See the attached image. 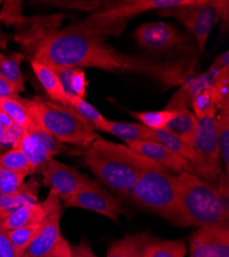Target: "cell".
<instances>
[{"label": "cell", "mask_w": 229, "mask_h": 257, "mask_svg": "<svg viewBox=\"0 0 229 257\" xmlns=\"http://www.w3.org/2000/svg\"><path fill=\"white\" fill-rule=\"evenodd\" d=\"M47 25L19 37L24 46L33 49V59L49 67L99 68L113 72L138 73L174 87L182 85L190 70L183 61H155L144 57L120 54L105 45V37L81 22L63 29Z\"/></svg>", "instance_id": "6da1fadb"}, {"label": "cell", "mask_w": 229, "mask_h": 257, "mask_svg": "<svg viewBox=\"0 0 229 257\" xmlns=\"http://www.w3.org/2000/svg\"><path fill=\"white\" fill-rule=\"evenodd\" d=\"M82 160L99 179L114 194L130 198L139 174L148 159L133 152L128 146L98 137L83 151Z\"/></svg>", "instance_id": "7a4b0ae2"}, {"label": "cell", "mask_w": 229, "mask_h": 257, "mask_svg": "<svg viewBox=\"0 0 229 257\" xmlns=\"http://www.w3.org/2000/svg\"><path fill=\"white\" fill-rule=\"evenodd\" d=\"M23 102L32 122L61 143L87 151L99 137L95 127L68 106L38 96Z\"/></svg>", "instance_id": "3957f363"}, {"label": "cell", "mask_w": 229, "mask_h": 257, "mask_svg": "<svg viewBox=\"0 0 229 257\" xmlns=\"http://www.w3.org/2000/svg\"><path fill=\"white\" fill-rule=\"evenodd\" d=\"M130 198L175 225L187 226L179 205L176 175L155 162L148 160L144 165Z\"/></svg>", "instance_id": "277c9868"}, {"label": "cell", "mask_w": 229, "mask_h": 257, "mask_svg": "<svg viewBox=\"0 0 229 257\" xmlns=\"http://www.w3.org/2000/svg\"><path fill=\"white\" fill-rule=\"evenodd\" d=\"M179 205L186 225L228 227L219 204L216 185L187 171L176 175Z\"/></svg>", "instance_id": "5b68a950"}, {"label": "cell", "mask_w": 229, "mask_h": 257, "mask_svg": "<svg viewBox=\"0 0 229 257\" xmlns=\"http://www.w3.org/2000/svg\"><path fill=\"white\" fill-rule=\"evenodd\" d=\"M195 0H131V2L109 3L103 9L94 12L82 24L101 34H117L124 28L130 19L151 10H164L180 6L191 5Z\"/></svg>", "instance_id": "8992f818"}, {"label": "cell", "mask_w": 229, "mask_h": 257, "mask_svg": "<svg viewBox=\"0 0 229 257\" xmlns=\"http://www.w3.org/2000/svg\"><path fill=\"white\" fill-rule=\"evenodd\" d=\"M228 8L227 0H195L191 5L160 10L158 14L179 20L194 36L198 50L202 54L215 25L220 20H228Z\"/></svg>", "instance_id": "52a82bcc"}, {"label": "cell", "mask_w": 229, "mask_h": 257, "mask_svg": "<svg viewBox=\"0 0 229 257\" xmlns=\"http://www.w3.org/2000/svg\"><path fill=\"white\" fill-rule=\"evenodd\" d=\"M217 114L197 119L192 143L194 158L193 161L188 162L187 167V172L213 184H216L224 175L217 134Z\"/></svg>", "instance_id": "ba28073f"}, {"label": "cell", "mask_w": 229, "mask_h": 257, "mask_svg": "<svg viewBox=\"0 0 229 257\" xmlns=\"http://www.w3.org/2000/svg\"><path fill=\"white\" fill-rule=\"evenodd\" d=\"M64 206L93 211L113 221H117L118 215L122 213L120 201L103 188L99 181L91 178H88L73 197L64 202Z\"/></svg>", "instance_id": "9c48e42d"}, {"label": "cell", "mask_w": 229, "mask_h": 257, "mask_svg": "<svg viewBox=\"0 0 229 257\" xmlns=\"http://www.w3.org/2000/svg\"><path fill=\"white\" fill-rule=\"evenodd\" d=\"M44 183L53 190L60 201L66 202L85 185L88 178L75 168L52 159L43 171Z\"/></svg>", "instance_id": "30bf717a"}, {"label": "cell", "mask_w": 229, "mask_h": 257, "mask_svg": "<svg viewBox=\"0 0 229 257\" xmlns=\"http://www.w3.org/2000/svg\"><path fill=\"white\" fill-rule=\"evenodd\" d=\"M134 37L141 48L150 52H166L186 40L185 35L165 22L144 23L136 29Z\"/></svg>", "instance_id": "8fae6325"}, {"label": "cell", "mask_w": 229, "mask_h": 257, "mask_svg": "<svg viewBox=\"0 0 229 257\" xmlns=\"http://www.w3.org/2000/svg\"><path fill=\"white\" fill-rule=\"evenodd\" d=\"M189 257H229V228L198 227L189 240Z\"/></svg>", "instance_id": "7c38bea8"}, {"label": "cell", "mask_w": 229, "mask_h": 257, "mask_svg": "<svg viewBox=\"0 0 229 257\" xmlns=\"http://www.w3.org/2000/svg\"><path fill=\"white\" fill-rule=\"evenodd\" d=\"M190 94L182 84L181 88L173 95L165 109L176 111V116L166 126L168 130L180 136L192 148L193 139L197 128V118L188 109Z\"/></svg>", "instance_id": "4fadbf2b"}, {"label": "cell", "mask_w": 229, "mask_h": 257, "mask_svg": "<svg viewBox=\"0 0 229 257\" xmlns=\"http://www.w3.org/2000/svg\"><path fill=\"white\" fill-rule=\"evenodd\" d=\"M60 208L61 201L53 190H50L48 197L44 201H38L35 204L23 206L15 210L0 221V225L9 231L21 226L43 222L54 211Z\"/></svg>", "instance_id": "5bb4252c"}, {"label": "cell", "mask_w": 229, "mask_h": 257, "mask_svg": "<svg viewBox=\"0 0 229 257\" xmlns=\"http://www.w3.org/2000/svg\"><path fill=\"white\" fill-rule=\"evenodd\" d=\"M133 152L138 155L151 160L158 164L159 166L169 170L175 175H178L184 171H187L188 167V161L175 155L168 148H165L161 144L154 141H138L133 143H128Z\"/></svg>", "instance_id": "9a60e30c"}, {"label": "cell", "mask_w": 229, "mask_h": 257, "mask_svg": "<svg viewBox=\"0 0 229 257\" xmlns=\"http://www.w3.org/2000/svg\"><path fill=\"white\" fill-rule=\"evenodd\" d=\"M61 208L49 215L44 223L43 228L26 249L23 257H47L55 245L58 243L61 234Z\"/></svg>", "instance_id": "2e32d148"}, {"label": "cell", "mask_w": 229, "mask_h": 257, "mask_svg": "<svg viewBox=\"0 0 229 257\" xmlns=\"http://www.w3.org/2000/svg\"><path fill=\"white\" fill-rule=\"evenodd\" d=\"M15 147L19 148L27 158L31 169V175L43 173L53 159L44 142L39 139L31 127L26 128L24 135Z\"/></svg>", "instance_id": "e0dca14e"}, {"label": "cell", "mask_w": 229, "mask_h": 257, "mask_svg": "<svg viewBox=\"0 0 229 257\" xmlns=\"http://www.w3.org/2000/svg\"><path fill=\"white\" fill-rule=\"evenodd\" d=\"M151 240L147 232L127 234L110 245L105 257H147Z\"/></svg>", "instance_id": "ac0fdd59"}, {"label": "cell", "mask_w": 229, "mask_h": 257, "mask_svg": "<svg viewBox=\"0 0 229 257\" xmlns=\"http://www.w3.org/2000/svg\"><path fill=\"white\" fill-rule=\"evenodd\" d=\"M39 187L38 180L32 178L12 195H4L0 192V213L7 217L10 213L21 207L37 203Z\"/></svg>", "instance_id": "d6986e66"}, {"label": "cell", "mask_w": 229, "mask_h": 257, "mask_svg": "<svg viewBox=\"0 0 229 257\" xmlns=\"http://www.w3.org/2000/svg\"><path fill=\"white\" fill-rule=\"evenodd\" d=\"M32 69L51 101L67 106V94L58 74L46 64L31 60Z\"/></svg>", "instance_id": "ffe728a7"}, {"label": "cell", "mask_w": 229, "mask_h": 257, "mask_svg": "<svg viewBox=\"0 0 229 257\" xmlns=\"http://www.w3.org/2000/svg\"><path fill=\"white\" fill-rule=\"evenodd\" d=\"M102 132L109 133L128 143L138 141H150V130L142 123L121 122L106 119Z\"/></svg>", "instance_id": "44dd1931"}, {"label": "cell", "mask_w": 229, "mask_h": 257, "mask_svg": "<svg viewBox=\"0 0 229 257\" xmlns=\"http://www.w3.org/2000/svg\"><path fill=\"white\" fill-rule=\"evenodd\" d=\"M52 69L58 74L67 95H76L85 99L88 85L85 70L65 67H53Z\"/></svg>", "instance_id": "7402d4cb"}, {"label": "cell", "mask_w": 229, "mask_h": 257, "mask_svg": "<svg viewBox=\"0 0 229 257\" xmlns=\"http://www.w3.org/2000/svg\"><path fill=\"white\" fill-rule=\"evenodd\" d=\"M149 133L150 141L161 144L165 148H168L169 151L186 161H193L194 154L192 148L174 132L168 130V128H164V130H150Z\"/></svg>", "instance_id": "603a6c76"}, {"label": "cell", "mask_w": 229, "mask_h": 257, "mask_svg": "<svg viewBox=\"0 0 229 257\" xmlns=\"http://www.w3.org/2000/svg\"><path fill=\"white\" fill-rule=\"evenodd\" d=\"M24 59L25 56L20 53L11 55L0 53V74L14 85L19 94L25 91V81L21 71V63Z\"/></svg>", "instance_id": "cb8c5ba5"}, {"label": "cell", "mask_w": 229, "mask_h": 257, "mask_svg": "<svg viewBox=\"0 0 229 257\" xmlns=\"http://www.w3.org/2000/svg\"><path fill=\"white\" fill-rule=\"evenodd\" d=\"M67 106L72 108L82 118L88 120L95 127V130L96 128L100 131L103 130L107 118L104 117L95 106L87 102L86 99L80 98L76 95H67Z\"/></svg>", "instance_id": "d4e9b609"}, {"label": "cell", "mask_w": 229, "mask_h": 257, "mask_svg": "<svg viewBox=\"0 0 229 257\" xmlns=\"http://www.w3.org/2000/svg\"><path fill=\"white\" fill-rule=\"evenodd\" d=\"M217 134L220 159L225 169L224 175L229 177V105L222 107L217 114Z\"/></svg>", "instance_id": "484cf974"}, {"label": "cell", "mask_w": 229, "mask_h": 257, "mask_svg": "<svg viewBox=\"0 0 229 257\" xmlns=\"http://www.w3.org/2000/svg\"><path fill=\"white\" fill-rule=\"evenodd\" d=\"M187 246L184 240H160L152 238L147 257H185Z\"/></svg>", "instance_id": "4316f807"}, {"label": "cell", "mask_w": 229, "mask_h": 257, "mask_svg": "<svg viewBox=\"0 0 229 257\" xmlns=\"http://www.w3.org/2000/svg\"><path fill=\"white\" fill-rule=\"evenodd\" d=\"M131 114L150 130H164L177 113L164 108L156 111H132Z\"/></svg>", "instance_id": "83f0119b"}, {"label": "cell", "mask_w": 229, "mask_h": 257, "mask_svg": "<svg viewBox=\"0 0 229 257\" xmlns=\"http://www.w3.org/2000/svg\"><path fill=\"white\" fill-rule=\"evenodd\" d=\"M46 220V219H45ZM45 220L43 222L21 226L12 230H9V237L16 247V249L21 253L24 254L26 249L30 246L33 240L37 237V234L40 232L41 228L44 226Z\"/></svg>", "instance_id": "f1b7e54d"}, {"label": "cell", "mask_w": 229, "mask_h": 257, "mask_svg": "<svg viewBox=\"0 0 229 257\" xmlns=\"http://www.w3.org/2000/svg\"><path fill=\"white\" fill-rule=\"evenodd\" d=\"M0 109L4 110L16 124L25 128L32 124V119L24 105L23 99H0Z\"/></svg>", "instance_id": "f546056e"}, {"label": "cell", "mask_w": 229, "mask_h": 257, "mask_svg": "<svg viewBox=\"0 0 229 257\" xmlns=\"http://www.w3.org/2000/svg\"><path fill=\"white\" fill-rule=\"evenodd\" d=\"M0 167L16 173L25 174L27 176L31 175V169L27 158L17 147H13L0 154Z\"/></svg>", "instance_id": "4dcf8cb0"}, {"label": "cell", "mask_w": 229, "mask_h": 257, "mask_svg": "<svg viewBox=\"0 0 229 257\" xmlns=\"http://www.w3.org/2000/svg\"><path fill=\"white\" fill-rule=\"evenodd\" d=\"M210 90L213 102L218 110L229 105V67L215 73Z\"/></svg>", "instance_id": "1f68e13d"}, {"label": "cell", "mask_w": 229, "mask_h": 257, "mask_svg": "<svg viewBox=\"0 0 229 257\" xmlns=\"http://www.w3.org/2000/svg\"><path fill=\"white\" fill-rule=\"evenodd\" d=\"M210 89L211 88L199 90L190 96V105L194 111L193 114L197 119L218 113V109L213 102Z\"/></svg>", "instance_id": "d6a6232c"}, {"label": "cell", "mask_w": 229, "mask_h": 257, "mask_svg": "<svg viewBox=\"0 0 229 257\" xmlns=\"http://www.w3.org/2000/svg\"><path fill=\"white\" fill-rule=\"evenodd\" d=\"M26 176L0 167V192L4 195L14 194L25 183Z\"/></svg>", "instance_id": "836d02e7"}, {"label": "cell", "mask_w": 229, "mask_h": 257, "mask_svg": "<svg viewBox=\"0 0 229 257\" xmlns=\"http://www.w3.org/2000/svg\"><path fill=\"white\" fill-rule=\"evenodd\" d=\"M22 3L20 2H7L3 12H0V20L7 24H20L23 23L25 18L22 14Z\"/></svg>", "instance_id": "e575fe53"}, {"label": "cell", "mask_w": 229, "mask_h": 257, "mask_svg": "<svg viewBox=\"0 0 229 257\" xmlns=\"http://www.w3.org/2000/svg\"><path fill=\"white\" fill-rule=\"evenodd\" d=\"M215 185L221 209L226 218L229 219V177L223 175Z\"/></svg>", "instance_id": "d590c367"}, {"label": "cell", "mask_w": 229, "mask_h": 257, "mask_svg": "<svg viewBox=\"0 0 229 257\" xmlns=\"http://www.w3.org/2000/svg\"><path fill=\"white\" fill-rule=\"evenodd\" d=\"M25 131V127L13 123L10 127L6 128L4 137L2 141H0V146H12V148L15 147L17 143L20 141V139L24 135Z\"/></svg>", "instance_id": "8d00e7d4"}, {"label": "cell", "mask_w": 229, "mask_h": 257, "mask_svg": "<svg viewBox=\"0 0 229 257\" xmlns=\"http://www.w3.org/2000/svg\"><path fill=\"white\" fill-rule=\"evenodd\" d=\"M0 257H23L12 243L9 232L0 225Z\"/></svg>", "instance_id": "74e56055"}, {"label": "cell", "mask_w": 229, "mask_h": 257, "mask_svg": "<svg viewBox=\"0 0 229 257\" xmlns=\"http://www.w3.org/2000/svg\"><path fill=\"white\" fill-rule=\"evenodd\" d=\"M47 257H73L70 244L64 237H61Z\"/></svg>", "instance_id": "f35d334b"}, {"label": "cell", "mask_w": 229, "mask_h": 257, "mask_svg": "<svg viewBox=\"0 0 229 257\" xmlns=\"http://www.w3.org/2000/svg\"><path fill=\"white\" fill-rule=\"evenodd\" d=\"M0 99H22L14 85L0 74Z\"/></svg>", "instance_id": "ab89813d"}, {"label": "cell", "mask_w": 229, "mask_h": 257, "mask_svg": "<svg viewBox=\"0 0 229 257\" xmlns=\"http://www.w3.org/2000/svg\"><path fill=\"white\" fill-rule=\"evenodd\" d=\"M70 249L73 257H98L86 241H81L76 245L70 244Z\"/></svg>", "instance_id": "60d3db41"}, {"label": "cell", "mask_w": 229, "mask_h": 257, "mask_svg": "<svg viewBox=\"0 0 229 257\" xmlns=\"http://www.w3.org/2000/svg\"><path fill=\"white\" fill-rule=\"evenodd\" d=\"M226 67H229V53H228V51H226L222 55L218 56L214 60L213 64L210 67V71L213 73H217L218 71H220Z\"/></svg>", "instance_id": "b9f144b4"}, {"label": "cell", "mask_w": 229, "mask_h": 257, "mask_svg": "<svg viewBox=\"0 0 229 257\" xmlns=\"http://www.w3.org/2000/svg\"><path fill=\"white\" fill-rule=\"evenodd\" d=\"M14 122L12 121V119L9 117V115L4 111L0 109V124L4 125L6 128L10 127Z\"/></svg>", "instance_id": "7bdbcfd3"}, {"label": "cell", "mask_w": 229, "mask_h": 257, "mask_svg": "<svg viewBox=\"0 0 229 257\" xmlns=\"http://www.w3.org/2000/svg\"><path fill=\"white\" fill-rule=\"evenodd\" d=\"M2 4H4V3L0 2V6H2ZM8 42H9V37L4 32L0 31V48L6 49Z\"/></svg>", "instance_id": "ee69618b"}, {"label": "cell", "mask_w": 229, "mask_h": 257, "mask_svg": "<svg viewBox=\"0 0 229 257\" xmlns=\"http://www.w3.org/2000/svg\"><path fill=\"white\" fill-rule=\"evenodd\" d=\"M5 131H6V127H5L4 125L0 124V141H2V139H3V137H4Z\"/></svg>", "instance_id": "f6af8a7d"}]
</instances>
